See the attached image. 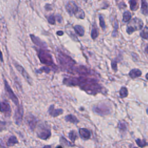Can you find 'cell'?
<instances>
[{"mask_svg":"<svg viewBox=\"0 0 148 148\" xmlns=\"http://www.w3.org/2000/svg\"><path fill=\"white\" fill-rule=\"evenodd\" d=\"M65 120L67 122H70L73 124H77L79 123V120L76 116L73 114H68L65 117Z\"/></svg>","mask_w":148,"mask_h":148,"instance_id":"obj_16","label":"cell"},{"mask_svg":"<svg viewBox=\"0 0 148 148\" xmlns=\"http://www.w3.org/2000/svg\"><path fill=\"white\" fill-rule=\"evenodd\" d=\"M143 26V23L140 18L135 17L131 20L127 27V32L128 34H131L135 31L142 29Z\"/></svg>","mask_w":148,"mask_h":148,"instance_id":"obj_4","label":"cell"},{"mask_svg":"<svg viewBox=\"0 0 148 148\" xmlns=\"http://www.w3.org/2000/svg\"><path fill=\"white\" fill-rule=\"evenodd\" d=\"M147 113H148V109H147Z\"/></svg>","mask_w":148,"mask_h":148,"instance_id":"obj_45","label":"cell"},{"mask_svg":"<svg viewBox=\"0 0 148 148\" xmlns=\"http://www.w3.org/2000/svg\"><path fill=\"white\" fill-rule=\"evenodd\" d=\"M14 65L15 66V68H16V69L21 74V75L24 77V78L27 80V82L29 84H32V78L30 77V76L28 75V73L27 72V71L24 69V68L20 65L18 64H17V62H14Z\"/></svg>","mask_w":148,"mask_h":148,"instance_id":"obj_9","label":"cell"},{"mask_svg":"<svg viewBox=\"0 0 148 148\" xmlns=\"http://www.w3.org/2000/svg\"><path fill=\"white\" fill-rule=\"evenodd\" d=\"M73 29L75 32L80 36H82L84 34V28L79 25H76L73 27Z\"/></svg>","mask_w":148,"mask_h":148,"instance_id":"obj_19","label":"cell"},{"mask_svg":"<svg viewBox=\"0 0 148 148\" xmlns=\"http://www.w3.org/2000/svg\"><path fill=\"white\" fill-rule=\"evenodd\" d=\"M11 108L9 103L6 101H0V112L3 113L6 117H9L11 114Z\"/></svg>","mask_w":148,"mask_h":148,"instance_id":"obj_11","label":"cell"},{"mask_svg":"<svg viewBox=\"0 0 148 148\" xmlns=\"http://www.w3.org/2000/svg\"><path fill=\"white\" fill-rule=\"evenodd\" d=\"M57 34L58 35H59V36H61V35H62L64 34V32L62 31H58L57 32Z\"/></svg>","mask_w":148,"mask_h":148,"instance_id":"obj_38","label":"cell"},{"mask_svg":"<svg viewBox=\"0 0 148 148\" xmlns=\"http://www.w3.org/2000/svg\"><path fill=\"white\" fill-rule=\"evenodd\" d=\"M141 75H142V72L138 69H133L129 72L130 76L132 79L136 78L140 76Z\"/></svg>","mask_w":148,"mask_h":148,"instance_id":"obj_17","label":"cell"},{"mask_svg":"<svg viewBox=\"0 0 148 148\" xmlns=\"http://www.w3.org/2000/svg\"><path fill=\"white\" fill-rule=\"evenodd\" d=\"M141 12L145 16L148 15V4L145 1H142Z\"/></svg>","mask_w":148,"mask_h":148,"instance_id":"obj_20","label":"cell"},{"mask_svg":"<svg viewBox=\"0 0 148 148\" xmlns=\"http://www.w3.org/2000/svg\"><path fill=\"white\" fill-rule=\"evenodd\" d=\"M135 142H136V143L137 144V145L140 147H143L148 146V142H147L145 140L136 139L135 140Z\"/></svg>","mask_w":148,"mask_h":148,"instance_id":"obj_22","label":"cell"},{"mask_svg":"<svg viewBox=\"0 0 148 148\" xmlns=\"http://www.w3.org/2000/svg\"><path fill=\"white\" fill-rule=\"evenodd\" d=\"M4 84H5V89L9 97L16 105L18 106V103H19L18 99L17 96L14 94V92L13 91V90L11 88V87H10V86L9 85L8 82L5 79H4Z\"/></svg>","mask_w":148,"mask_h":148,"instance_id":"obj_6","label":"cell"},{"mask_svg":"<svg viewBox=\"0 0 148 148\" xmlns=\"http://www.w3.org/2000/svg\"><path fill=\"white\" fill-rule=\"evenodd\" d=\"M18 143V140L15 136H11L8 139L6 145L8 146H13L14 145Z\"/></svg>","mask_w":148,"mask_h":148,"instance_id":"obj_18","label":"cell"},{"mask_svg":"<svg viewBox=\"0 0 148 148\" xmlns=\"http://www.w3.org/2000/svg\"><path fill=\"white\" fill-rule=\"evenodd\" d=\"M146 78L148 80V73L146 74Z\"/></svg>","mask_w":148,"mask_h":148,"instance_id":"obj_43","label":"cell"},{"mask_svg":"<svg viewBox=\"0 0 148 148\" xmlns=\"http://www.w3.org/2000/svg\"><path fill=\"white\" fill-rule=\"evenodd\" d=\"M23 112H24V110H23V106L20 105L17 106L14 113V120L15 123L18 125H20L22 123L23 117Z\"/></svg>","mask_w":148,"mask_h":148,"instance_id":"obj_8","label":"cell"},{"mask_svg":"<svg viewBox=\"0 0 148 148\" xmlns=\"http://www.w3.org/2000/svg\"><path fill=\"white\" fill-rule=\"evenodd\" d=\"M119 127V128H120L121 130H123V131L126 130V125H125V124L124 123L120 122Z\"/></svg>","mask_w":148,"mask_h":148,"instance_id":"obj_34","label":"cell"},{"mask_svg":"<svg viewBox=\"0 0 148 148\" xmlns=\"http://www.w3.org/2000/svg\"><path fill=\"white\" fill-rule=\"evenodd\" d=\"M93 110L101 115H106L110 113V109L105 103H100L94 106Z\"/></svg>","mask_w":148,"mask_h":148,"instance_id":"obj_7","label":"cell"},{"mask_svg":"<svg viewBox=\"0 0 148 148\" xmlns=\"http://www.w3.org/2000/svg\"><path fill=\"white\" fill-rule=\"evenodd\" d=\"M134 148H138V147H134Z\"/></svg>","mask_w":148,"mask_h":148,"instance_id":"obj_44","label":"cell"},{"mask_svg":"<svg viewBox=\"0 0 148 148\" xmlns=\"http://www.w3.org/2000/svg\"><path fill=\"white\" fill-rule=\"evenodd\" d=\"M57 57L63 69H66L68 72L73 73L76 62L71 57L61 51L58 52Z\"/></svg>","mask_w":148,"mask_h":148,"instance_id":"obj_1","label":"cell"},{"mask_svg":"<svg viewBox=\"0 0 148 148\" xmlns=\"http://www.w3.org/2000/svg\"><path fill=\"white\" fill-rule=\"evenodd\" d=\"M73 72H76L78 74L83 75H91V71L90 69H88V68H87L86 67L82 66V65L75 67Z\"/></svg>","mask_w":148,"mask_h":148,"instance_id":"obj_13","label":"cell"},{"mask_svg":"<svg viewBox=\"0 0 148 148\" xmlns=\"http://www.w3.org/2000/svg\"><path fill=\"white\" fill-rule=\"evenodd\" d=\"M66 12L71 15H74L77 18L83 19L85 17L84 11L80 8L73 1H69L66 5Z\"/></svg>","mask_w":148,"mask_h":148,"instance_id":"obj_2","label":"cell"},{"mask_svg":"<svg viewBox=\"0 0 148 148\" xmlns=\"http://www.w3.org/2000/svg\"><path fill=\"white\" fill-rule=\"evenodd\" d=\"M99 24H100V26L101 27L102 29H105V27H106V25H105V21H104V19H103V17L101 15H99Z\"/></svg>","mask_w":148,"mask_h":148,"instance_id":"obj_30","label":"cell"},{"mask_svg":"<svg viewBox=\"0 0 148 148\" xmlns=\"http://www.w3.org/2000/svg\"><path fill=\"white\" fill-rule=\"evenodd\" d=\"M65 29H66V32L68 34V35L71 36V38H72V39L73 40H75V41H78V39L77 38V36L75 35V34L73 32V31L72 30H69L67 28L65 27Z\"/></svg>","mask_w":148,"mask_h":148,"instance_id":"obj_29","label":"cell"},{"mask_svg":"<svg viewBox=\"0 0 148 148\" xmlns=\"http://www.w3.org/2000/svg\"><path fill=\"white\" fill-rule=\"evenodd\" d=\"M128 95V90L125 87H122L120 90V96L121 98L126 97Z\"/></svg>","mask_w":148,"mask_h":148,"instance_id":"obj_26","label":"cell"},{"mask_svg":"<svg viewBox=\"0 0 148 148\" xmlns=\"http://www.w3.org/2000/svg\"><path fill=\"white\" fill-rule=\"evenodd\" d=\"M119 28V26H118V22L116 20L115 22H114V30L113 31L112 33V36H116L117 35V29Z\"/></svg>","mask_w":148,"mask_h":148,"instance_id":"obj_31","label":"cell"},{"mask_svg":"<svg viewBox=\"0 0 148 148\" xmlns=\"http://www.w3.org/2000/svg\"><path fill=\"white\" fill-rule=\"evenodd\" d=\"M140 36L145 39H148V27H146L140 33Z\"/></svg>","mask_w":148,"mask_h":148,"instance_id":"obj_27","label":"cell"},{"mask_svg":"<svg viewBox=\"0 0 148 148\" xmlns=\"http://www.w3.org/2000/svg\"><path fill=\"white\" fill-rule=\"evenodd\" d=\"M56 148H63L61 146H57Z\"/></svg>","mask_w":148,"mask_h":148,"instance_id":"obj_42","label":"cell"},{"mask_svg":"<svg viewBox=\"0 0 148 148\" xmlns=\"http://www.w3.org/2000/svg\"><path fill=\"white\" fill-rule=\"evenodd\" d=\"M60 142L61 145H62L63 146H65L69 147V146H74V144H73L71 142H70L69 141H68L66 138H65L62 136H61L60 138Z\"/></svg>","mask_w":148,"mask_h":148,"instance_id":"obj_21","label":"cell"},{"mask_svg":"<svg viewBox=\"0 0 148 148\" xmlns=\"http://www.w3.org/2000/svg\"><path fill=\"white\" fill-rule=\"evenodd\" d=\"M43 148H51V146L50 145H45Z\"/></svg>","mask_w":148,"mask_h":148,"instance_id":"obj_40","label":"cell"},{"mask_svg":"<svg viewBox=\"0 0 148 148\" xmlns=\"http://www.w3.org/2000/svg\"><path fill=\"white\" fill-rule=\"evenodd\" d=\"M38 56L42 64L51 66L53 68H56V65L53 61L52 56L48 51L43 49L38 50Z\"/></svg>","mask_w":148,"mask_h":148,"instance_id":"obj_3","label":"cell"},{"mask_svg":"<svg viewBox=\"0 0 148 148\" xmlns=\"http://www.w3.org/2000/svg\"><path fill=\"white\" fill-rule=\"evenodd\" d=\"M0 60H1V61L3 62V56H2V53L1 51V50H0Z\"/></svg>","mask_w":148,"mask_h":148,"instance_id":"obj_39","label":"cell"},{"mask_svg":"<svg viewBox=\"0 0 148 148\" xmlns=\"http://www.w3.org/2000/svg\"><path fill=\"white\" fill-rule=\"evenodd\" d=\"M5 123L4 122H2V121H0V131L3 130V127H5Z\"/></svg>","mask_w":148,"mask_h":148,"instance_id":"obj_36","label":"cell"},{"mask_svg":"<svg viewBox=\"0 0 148 148\" xmlns=\"http://www.w3.org/2000/svg\"><path fill=\"white\" fill-rule=\"evenodd\" d=\"M37 136L42 140H46L51 136V131L50 128L43 124L39 125L36 132Z\"/></svg>","mask_w":148,"mask_h":148,"instance_id":"obj_5","label":"cell"},{"mask_svg":"<svg viewBox=\"0 0 148 148\" xmlns=\"http://www.w3.org/2000/svg\"><path fill=\"white\" fill-rule=\"evenodd\" d=\"M68 137L72 143H74L76 139L77 138V135L75 131H71L68 134Z\"/></svg>","mask_w":148,"mask_h":148,"instance_id":"obj_23","label":"cell"},{"mask_svg":"<svg viewBox=\"0 0 148 148\" xmlns=\"http://www.w3.org/2000/svg\"><path fill=\"white\" fill-rule=\"evenodd\" d=\"M50 69L47 66H43L39 69V72H40V73L44 72L45 73H48L50 72Z\"/></svg>","mask_w":148,"mask_h":148,"instance_id":"obj_33","label":"cell"},{"mask_svg":"<svg viewBox=\"0 0 148 148\" xmlns=\"http://www.w3.org/2000/svg\"><path fill=\"white\" fill-rule=\"evenodd\" d=\"M91 36L92 39H95L98 36V31L95 27H93L92 29H91Z\"/></svg>","mask_w":148,"mask_h":148,"instance_id":"obj_28","label":"cell"},{"mask_svg":"<svg viewBox=\"0 0 148 148\" xmlns=\"http://www.w3.org/2000/svg\"><path fill=\"white\" fill-rule=\"evenodd\" d=\"M129 3H130V9L132 10H136L138 8L139 5L136 1H129Z\"/></svg>","mask_w":148,"mask_h":148,"instance_id":"obj_24","label":"cell"},{"mask_svg":"<svg viewBox=\"0 0 148 148\" xmlns=\"http://www.w3.org/2000/svg\"><path fill=\"white\" fill-rule=\"evenodd\" d=\"M111 65H112V69L114 71H117V62L115 60H113L111 62Z\"/></svg>","mask_w":148,"mask_h":148,"instance_id":"obj_35","label":"cell"},{"mask_svg":"<svg viewBox=\"0 0 148 148\" xmlns=\"http://www.w3.org/2000/svg\"><path fill=\"white\" fill-rule=\"evenodd\" d=\"M56 17V18H57V20H58V21L59 23H61V20H62V18H61V16H60V15H57Z\"/></svg>","mask_w":148,"mask_h":148,"instance_id":"obj_37","label":"cell"},{"mask_svg":"<svg viewBox=\"0 0 148 148\" xmlns=\"http://www.w3.org/2000/svg\"><path fill=\"white\" fill-rule=\"evenodd\" d=\"M80 136L84 139H88L91 136V133L88 130L84 128H80L79 130Z\"/></svg>","mask_w":148,"mask_h":148,"instance_id":"obj_15","label":"cell"},{"mask_svg":"<svg viewBox=\"0 0 148 148\" xmlns=\"http://www.w3.org/2000/svg\"><path fill=\"white\" fill-rule=\"evenodd\" d=\"M145 52H146V53H147V54H148V46H146V47H145Z\"/></svg>","mask_w":148,"mask_h":148,"instance_id":"obj_41","label":"cell"},{"mask_svg":"<svg viewBox=\"0 0 148 148\" xmlns=\"http://www.w3.org/2000/svg\"><path fill=\"white\" fill-rule=\"evenodd\" d=\"M123 17V20L124 22H127L131 18V13L129 11H125V12H124Z\"/></svg>","mask_w":148,"mask_h":148,"instance_id":"obj_25","label":"cell"},{"mask_svg":"<svg viewBox=\"0 0 148 148\" xmlns=\"http://www.w3.org/2000/svg\"><path fill=\"white\" fill-rule=\"evenodd\" d=\"M30 38H31V39L32 40V42L37 45L38 46H39L42 48H46L47 47V45L46 44V42L42 41L39 38H38V36L33 35V34H31L29 35Z\"/></svg>","mask_w":148,"mask_h":148,"instance_id":"obj_12","label":"cell"},{"mask_svg":"<svg viewBox=\"0 0 148 148\" xmlns=\"http://www.w3.org/2000/svg\"><path fill=\"white\" fill-rule=\"evenodd\" d=\"M25 120L29 128L31 131H33L36 126L38 119L34 115L32 114L31 113H29L27 115Z\"/></svg>","mask_w":148,"mask_h":148,"instance_id":"obj_10","label":"cell"},{"mask_svg":"<svg viewBox=\"0 0 148 148\" xmlns=\"http://www.w3.org/2000/svg\"><path fill=\"white\" fill-rule=\"evenodd\" d=\"M63 111L64 110L62 109H55L54 105H50V106L49 107V108L48 109V112H49V114L54 117H56L58 116L60 114H62Z\"/></svg>","mask_w":148,"mask_h":148,"instance_id":"obj_14","label":"cell"},{"mask_svg":"<svg viewBox=\"0 0 148 148\" xmlns=\"http://www.w3.org/2000/svg\"><path fill=\"white\" fill-rule=\"evenodd\" d=\"M47 21L50 24H54L56 23V17L53 15H50L47 18Z\"/></svg>","mask_w":148,"mask_h":148,"instance_id":"obj_32","label":"cell"}]
</instances>
